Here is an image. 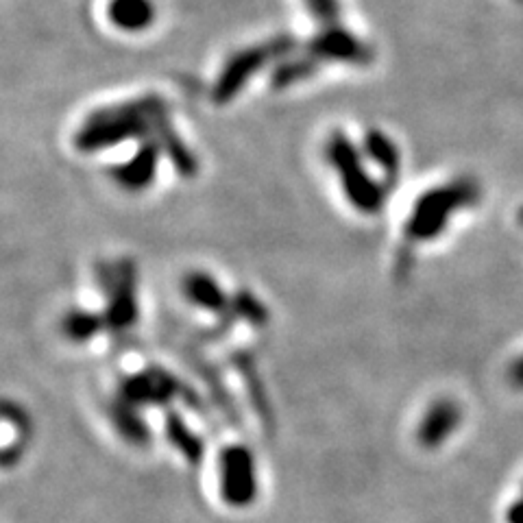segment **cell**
<instances>
[{"label": "cell", "mask_w": 523, "mask_h": 523, "mask_svg": "<svg viewBox=\"0 0 523 523\" xmlns=\"http://www.w3.org/2000/svg\"><path fill=\"white\" fill-rule=\"evenodd\" d=\"M170 127V105L160 94H144L125 103L99 107L85 116L75 133V149L79 153H99L129 140L160 142Z\"/></svg>", "instance_id": "obj_1"}, {"label": "cell", "mask_w": 523, "mask_h": 523, "mask_svg": "<svg viewBox=\"0 0 523 523\" xmlns=\"http://www.w3.org/2000/svg\"><path fill=\"white\" fill-rule=\"evenodd\" d=\"M480 199V186L476 179L460 177L443 186L430 188L412 205V212L404 225V238L408 245H423L439 238L447 229L449 218L456 212L471 208Z\"/></svg>", "instance_id": "obj_2"}, {"label": "cell", "mask_w": 523, "mask_h": 523, "mask_svg": "<svg viewBox=\"0 0 523 523\" xmlns=\"http://www.w3.org/2000/svg\"><path fill=\"white\" fill-rule=\"evenodd\" d=\"M325 160L336 170L351 208L364 216H375L384 210L391 188L369 173L364 166V153L343 131H334L327 138Z\"/></svg>", "instance_id": "obj_3"}, {"label": "cell", "mask_w": 523, "mask_h": 523, "mask_svg": "<svg viewBox=\"0 0 523 523\" xmlns=\"http://www.w3.org/2000/svg\"><path fill=\"white\" fill-rule=\"evenodd\" d=\"M295 51H299V44L290 35H275V38L266 42L240 48L218 72L212 85V101L216 105L231 103L260 70L279 64Z\"/></svg>", "instance_id": "obj_4"}, {"label": "cell", "mask_w": 523, "mask_h": 523, "mask_svg": "<svg viewBox=\"0 0 523 523\" xmlns=\"http://www.w3.org/2000/svg\"><path fill=\"white\" fill-rule=\"evenodd\" d=\"M116 395L138 408H164L179 399L192 412L205 415V401L197 388L162 367V364H149L147 369L125 375L118 382Z\"/></svg>", "instance_id": "obj_5"}, {"label": "cell", "mask_w": 523, "mask_h": 523, "mask_svg": "<svg viewBox=\"0 0 523 523\" xmlns=\"http://www.w3.org/2000/svg\"><path fill=\"white\" fill-rule=\"evenodd\" d=\"M96 279L105 295L107 306L101 312L105 332L127 334L138 323V269L131 258L116 262H101L96 269Z\"/></svg>", "instance_id": "obj_6"}, {"label": "cell", "mask_w": 523, "mask_h": 523, "mask_svg": "<svg viewBox=\"0 0 523 523\" xmlns=\"http://www.w3.org/2000/svg\"><path fill=\"white\" fill-rule=\"evenodd\" d=\"M218 484L223 502L231 508H249L260 493L258 465L247 445L231 443L218 456Z\"/></svg>", "instance_id": "obj_7"}, {"label": "cell", "mask_w": 523, "mask_h": 523, "mask_svg": "<svg viewBox=\"0 0 523 523\" xmlns=\"http://www.w3.org/2000/svg\"><path fill=\"white\" fill-rule=\"evenodd\" d=\"M303 53L310 55L316 64H347V66H369L375 53L369 42L347 29L345 24H336V27L319 29L312 40L301 48Z\"/></svg>", "instance_id": "obj_8"}, {"label": "cell", "mask_w": 523, "mask_h": 523, "mask_svg": "<svg viewBox=\"0 0 523 523\" xmlns=\"http://www.w3.org/2000/svg\"><path fill=\"white\" fill-rule=\"evenodd\" d=\"M229 367L236 371V375L245 384V393L249 404L253 408L255 415H258L260 423L266 428V432L273 434L275 432V415H273V406H271V397L269 391L264 386V377L258 369V360L247 349H234L227 356Z\"/></svg>", "instance_id": "obj_9"}, {"label": "cell", "mask_w": 523, "mask_h": 523, "mask_svg": "<svg viewBox=\"0 0 523 523\" xmlns=\"http://www.w3.org/2000/svg\"><path fill=\"white\" fill-rule=\"evenodd\" d=\"M162 155L164 153L160 149V144H157L155 140L140 142V147L136 153H133L131 160L109 168V175H112V179L123 190L142 192L155 181L157 166H160Z\"/></svg>", "instance_id": "obj_10"}, {"label": "cell", "mask_w": 523, "mask_h": 523, "mask_svg": "<svg viewBox=\"0 0 523 523\" xmlns=\"http://www.w3.org/2000/svg\"><path fill=\"white\" fill-rule=\"evenodd\" d=\"M462 423V408L454 399H436L434 404L425 410V415L417 428V441L423 449L441 447L449 436H452Z\"/></svg>", "instance_id": "obj_11"}, {"label": "cell", "mask_w": 523, "mask_h": 523, "mask_svg": "<svg viewBox=\"0 0 523 523\" xmlns=\"http://www.w3.org/2000/svg\"><path fill=\"white\" fill-rule=\"evenodd\" d=\"M181 356L186 358V362L190 364V369L201 377V382L208 386V391L212 395V401L216 404V408L223 412L231 425H240L238 408H236L234 397H231L229 388L223 380L221 369H218L212 360H208L201 354L199 345H192V347L184 345V347H181Z\"/></svg>", "instance_id": "obj_12"}, {"label": "cell", "mask_w": 523, "mask_h": 523, "mask_svg": "<svg viewBox=\"0 0 523 523\" xmlns=\"http://www.w3.org/2000/svg\"><path fill=\"white\" fill-rule=\"evenodd\" d=\"M181 290H184V297L194 308L210 312L216 316V319L234 316L231 314V295L225 293V288L218 284V279L210 273L205 271L186 273L184 282H181Z\"/></svg>", "instance_id": "obj_13"}, {"label": "cell", "mask_w": 523, "mask_h": 523, "mask_svg": "<svg viewBox=\"0 0 523 523\" xmlns=\"http://www.w3.org/2000/svg\"><path fill=\"white\" fill-rule=\"evenodd\" d=\"M107 419L112 428L118 432L120 439L133 447H147L153 441V432L147 419L142 417V408L129 404L127 399L120 395L107 399L105 404Z\"/></svg>", "instance_id": "obj_14"}, {"label": "cell", "mask_w": 523, "mask_h": 523, "mask_svg": "<svg viewBox=\"0 0 523 523\" xmlns=\"http://www.w3.org/2000/svg\"><path fill=\"white\" fill-rule=\"evenodd\" d=\"M362 153L369 157V160L382 170L384 181L388 188H393L401 173V153L395 140L388 136V133L380 129H371L364 133L362 140Z\"/></svg>", "instance_id": "obj_15"}, {"label": "cell", "mask_w": 523, "mask_h": 523, "mask_svg": "<svg viewBox=\"0 0 523 523\" xmlns=\"http://www.w3.org/2000/svg\"><path fill=\"white\" fill-rule=\"evenodd\" d=\"M164 432L166 441L173 445L179 456L184 458L188 465L197 467L205 456V443L201 436L190 428V423L181 417V412L168 408L164 412Z\"/></svg>", "instance_id": "obj_16"}, {"label": "cell", "mask_w": 523, "mask_h": 523, "mask_svg": "<svg viewBox=\"0 0 523 523\" xmlns=\"http://www.w3.org/2000/svg\"><path fill=\"white\" fill-rule=\"evenodd\" d=\"M107 18L120 31L138 33L155 22V5L151 0H109Z\"/></svg>", "instance_id": "obj_17"}, {"label": "cell", "mask_w": 523, "mask_h": 523, "mask_svg": "<svg viewBox=\"0 0 523 523\" xmlns=\"http://www.w3.org/2000/svg\"><path fill=\"white\" fill-rule=\"evenodd\" d=\"M319 70H321V66L316 64L310 55H306L303 51L293 53L290 57L282 59L279 64H275V68L271 72V88L288 90V88H293V85L314 77Z\"/></svg>", "instance_id": "obj_18"}, {"label": "cell", "mask_w": 523, "mask_h": 523, "mask_svg": "<svg viewBox=\"0 0 523 523\" xmlns=\"http://www.w3.org/2000/svg\"><path fill=\"white\" fill-rule=\"evenodd\" d=\"M101 332H105L103 314L90 310H70L62 319V334L75 345L90 343Z\"/></svg>", "instance_id": "obj_19"}, {"label": "cell", "mask_w": 523, "mask_h": 523, "mask_svg": "<svg viewBox=\"0 0 523 523\" xmlns=\"http://www.w3.org/2000/svg\"><path fill=\"white\" fill-rule=\"evenodd\" d=\"M231 314L236 321H245L253 327H264L271 321V312L262 299L255 297L249 288H238L231 293Z\"/></svg>", "instance_id": "obj_20"}, {"label": "cell", "mask_w": 523, "mask_h": 523, "mask_svg": "<svg viewBox=\"0 0 523 523\" xmlns=\"http://www.w3.org/2000/svg\"><path fill=\"white\" fill-rule=\"evenodd\" d=\"M303 3H306L308 14L319 29L343 24V9H340V0H303Z\"/></svg>", "instance_id": "obj_21"}, {"label": "cell", "mask_w": 523, "mask_h": 523, "mask_svg": "<svg viewBox=\"0 0 523 523\" xmlns=\"http://www.w3.org/2000/svg\"><path fill=\"white\" fill-rule=\"evenodd\" d=\"M3 417L9 425H14L16 432H18V441L22 443H29L31 441V436H33V430H35V425H33V419L27 410H24L18 401L14 399H5V404H3Z\"/></svg>", "instance_id": "obj_22"}, {"label": "cell", "mask_w": 523, "mask_h": 523, "mask_svg": "<svg viewBox=\"0 0 523 523\" xmlns=\"http://www.w3.org/2000/svg\"><path fill=\"white\" fill-rule=\"evenodd\" d=\"M508 380L515 388H523V356L517 358L508 369Z\"/></svg>", "instance_id": "obj_23"}, {"label": "cell", "mask_w": 523, "mask_h": 523, "mask_svg": "<svg viewBox=\"0 0 523 523\" xmlns=\"http://www.w3.org/2000/svg\"><path fill=\"white\" fill-rule=\"evenodd\" d=\"M506 521L508 523H523V497L517 502H513L506 510Z\"/></svg>", "instance_id": "obj_24"}, {"label": "cell", "mask_w": 523, "mask_h": 523, "mask_svg": "<svg viewBox=\"0 0 523 523\" xmlns=\"http://www.w3.org/2000/svg\"><path fill=\"white\" fill-rule=\"evenodd\" d=\"M519 223H521V225H523V208H521V210H519Z\"/></svg>", "instance_id": "obj_25"}]
</instances>
